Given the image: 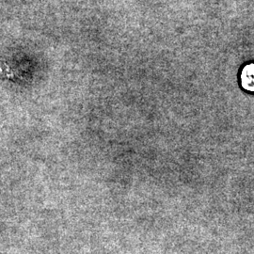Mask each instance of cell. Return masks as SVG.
<instances>
[{"instance_id":"obj_1","label":"cell","mask_w":254,"mask_h":254,"mask_svg":"<svg viewBox=\"0 0 254 254\" xmlns=\"http://www.w3.org/2000/svg\"><path fill=\"white\" fill-rule=\"evenodd\" d=\"M240 81L245 91L254 92V64L244 66L240 74Z\"/></svg>"},{"instance_id":"obj_2","label":"cell","mask_w":254,"mask_h":254,"mask_svg":"<svg viewBox=\"0 0 254 254\" xmlns=\"http://www.w3.org/2000/svg\"><path fill=\"white\" fill-rule=\"evenodd\" d=\"M17 74L13 71L8 64H2L0 66V77H4L7 79H16Z\"/></svg>"}]
</instances>
